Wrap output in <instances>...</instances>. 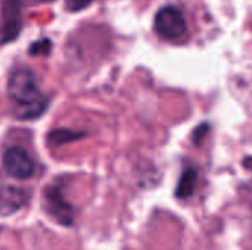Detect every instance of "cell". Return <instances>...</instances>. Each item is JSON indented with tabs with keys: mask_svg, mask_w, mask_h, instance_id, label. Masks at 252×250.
I'll return each mask as SVG.
<instances>
[{
	"mask_svg": "<svg viewBox=\"0 0 252 250\" xmlns=\"http://www.w3.org/2000/svg\"><path fill=\"white\" fill-rule=\"evenodd\" d=\"M22 31V0H1L0 43L7 44Z\"/></svg>",
	"mask_w": 252,
	"mask_h": 250,
	"instance_id": "obj_4",
	"label": "cell"
},
{
	"mask_svg": "<svg viewBox=\"0 0 252 250\" xmlns=\"http://www.w3.org/2000/svg\"><path fill=\"white\" fill-rule=\"evenodd\" d=\"M38 3H52V1H55V0H37Z\"/></svg>",
	"mask_w": 252,
	"mask_h": 250,
	"instance_id": "obj_12",
	"label": "cell"
},
{
	"mask_svg": "<svg viewBox=\"0 0 252 250\" xmlns=\"http://www.w3.org/2000/svg\"><path fill=\"white\" fill-rule=\"evenodd\" d=\"M93 0H65V9L69 12H80L92 4Z\"/></svg>",
	"mask_w": 252,
	"mask_h": 250,
	"instance_id": "obj_10",
	"label": "cell"
},
{
	"mask_svg": "<svg viewBox=\"0 0 252 250\" xmlns=\"http://www.w3.org/2000/svg\"><path fill=\"white\" fill-rule=\"evenodd\" d=\"M28 200V193L24 189L13 186L0 187V217H9L18 212Z\"/></svg>",
	"mask_w": 252,
	"mask_h": 250,
	"instance_id": "obj_6",
	"label": "cell"
},
{
	"mask_svg": "<svg viewBox=\"0 0 252 250\" xmlns=\"http://www.w3.org/2000/svg\"><path fill=\"white\" fill-rule=\"evenodd\" d=\"M3 168L15 180H28L35 172L34 161L28 152L19 146H12L4 152Z\"/></svg>",
	"mask_w": 252,
	"mask_h": 250,
	"instance_id": "obj_5",
	"label": "cell"
},
{
	"mask_svg": "<svg viewBox=\"0 0 252 250\" xmlns=\"http://www.w3.org/2000/svg\"><path fill=\"white\" fill-rule=\"evenodd\" d=\"M43 209L44 212L61 225H71L74 212L71 205L63 199L61 184H53L43 192Z\"/></svg>",
	"mask_w": 252,
	"mask_h": 250,
	"instance_id": "obj_3",
	"label": "cell"
},
{
	"mask_svg": "<svg viewBox=\"0 0 252 250\" xmlns=\"http://www.w3.org/2000/svg\"><path fill=\"white\" fill-rule=\"evenodd\" d=\"M196 181H198V171L195 168H186L182 172L180 180L177 183L176 197H179V199H188V197H190L193 194V192H195Z\"/></svg>",
	"mask_w": 252,
	"mask_h": 250,
	"instance_id": "obj_7",
	"label": "cell"
},
{
	"mask_svg": "<svg viewBox=\"0 0 252 250\" xmlns=\"http://www.w3.org/2000/svg\"><path fill=\"white\" fill-rule=\"evenodd\" d=\"M155 31L165 40H180L188 34V21L183 12L173 6H162L154 19Z\"/></svg>",
	"mask_w": 252,
	"mask_h": 250,
	"instance_id": "obj_2",
	"label": "cell"
},
{
	"mask_svg": "<svg viewBox=\"0 0 252 250\" xmlns=\"http://www.w3.org/2000/svg\"><path fill=\"white\" fill-rule=\"evenodd\" d=\"M7 96L13 102V116L19 121L40 118L47 111V97L40 91L35 74L27 66L12 71L7 80Z\"/></svg>",
	"mask_w": 252,
	"mask_h": 250,
	"instance_id": "obj_1",
	"label": "cell"
},
{
	"mask_svg": "<svg viewBox=\"0 0 252 250\" xmlns=\"http://www.w3.org/2000/svg\"><path fill=\"white\" fill-rule=\"evenodd\" d=\"M83 137H84V133L74 131V130H66V128H58V130H52L47 134V141H49L50 146L59 147V146L77 141V140H80Z\"/></svg>",
	"mask_w": 252,
	"mask_h": 250,
	"instance_id": "obj_8",
	"label": "cell"
},
{
	"mask_svg": "<svg viewBox=\"0 0 252 250\" xmlns=\"http://www.w3.org/2000/svg\"><path fill=\"white\" fill-rule=\"evenodd\" d=\"M50 50H52V41L46 37L30 44V49H28L30 55H34V56H46L50 53Z\"/></svg>",
	"mask_w": 252,
	"mask_h": 250,
	"instance_id": "obj_9",
	"label": "cell"
},
{
	"mask_svg": "<svg viewBox=\"0 0 252 250\" xmlns=\"http://www.w3.org/2000/svg\"><path fill=\"white\" fill-rule=\"evenodd\" d=\"M208 130H210V125H208V124L199 125V127L195 130V133H193V141H195L196 144H199L201 140H202V137H204L205 134H208Z\"/></svg>",
	"mask_w": 252,
	"mask_h": 250,
	"instance_id": "obj_11",
	"label": "cell"
}]
</instances>
